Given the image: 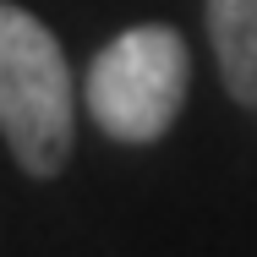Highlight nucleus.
<instances>
[{"label": "nucleus", "mask_w": 257, "mask_h": 257, "mask_svg": "<svg viewBox=\"0 0 257 257\" xmlns=\"http://www.w3.org/2000/svg\"><path fill=\"white\" fill-rule=\"evenodd\" d=\"M208 39L230 99L257 115V0H208Z\"/></svg>", "instance_id": "3"}, {"label": "nucleus", "mask_w": 257, "mask_h": 257, "mask_svg": "<svg viewBox=\"0 0 257 257\" xmlns=\"http://www.w3.org/2000/svg\"><path fill=\"white\" fill-rule=\"evenodd\" d=\"M0 137L28 175H60L71 159V71L55 33L0 0Z\"/></svg>", "instance_id": "1"}, {"label": "nucleus", "mask_w": 257, "mask_h": 257, "mask_svg": "<svg viewBox=\"0 0 257 257\" xmlns=\"http://www.w3.org/2000/svg\"><path fill=\"white\" fill-rule=\"evenodd\" d=\"M186 82H192L186 39L164 22H148L126 28L93 55L82 99L99 132H109L115 143H159L186 104Z\"/></svg>", "instance_id": "2"}]
</instances>
